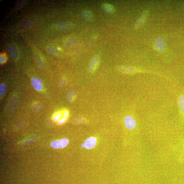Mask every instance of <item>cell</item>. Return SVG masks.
Masks as SVG:
<instances>
[{
  "instance_id": "8992f818",
  "label": "cell",
  "mask_w": 184,
  "mask_h": 184,
  "mask_svg": "<svg viewBox=\"0 0 184 184\" xmlns=\"http://www.w3.org/2000/svg\"><path fill=\"white\" fill-rule=\"evenodd\" d=\"M97 142V139L94 137H90L86 140L85 143V147L87 149H91L95 146Z\"/></svg>"
},
{
  "instance_id": "3957f363",
  "label": "cell",
  "mask_w": 184,
  "mask_h": 184,
  "mask_svg": "<svg viewBox=\"0 0 184 184\" xmlns=\"http://www.w3.org/2000/svg\"><path fill=\"white\" fill-rule=\"evenodd\" d=\"M72 24L70 22H59L56 25L58 30L60 31H65L71 29L73 28Z\"/></svg>"
},
{
  "instance_id": "2e32d148",
  "label": "cell",
  "mask_w": 184,
  "mask_h": 184,
  "mask_svg": "<svg viewBox=\"0 0 184 184\" xmlns=\"http://www.w3.org/2000/svg\"><path fill=\"white\" fill-rule=\"evenodd\" d=\"M179 104L180 109L184 114V97L181 96L179 98Z\"/></svg>"
},
{
  "instance_id": "9a60e30c",
  "label": "cell",
  "mask_w": 184,
  "mask_h": 184,
  "mask_svg": "<svg viewBox=\"0 0 184 184\" xmlns=\"http://www.w3.org/2000/svg\"><path fill=\"white\" fill-rule=\"evenodd\" d=\"M119 70L125 73H131L134 71L133 68L128 66H122L120 68Z\"/></svg>"
},
{
  "instance_id": "e0dca14e",
  "label": "cell",
  "mask_w": 184,
  "mask_h": 184,
  "mask_svg": "<svg viewBox=\"0 0 184 184\" xmlns=\"http://www.w3.org/2000/svg\"><path fill=\"white\" fill-rule=\"evenodd\" d=\"M6 90V86L5 84L1 83L0 84V95L1 96L5 94Z\"/></svg>"
},
{
  "instance_id": "d6986e66",
  "label": "cell",
  "mask_w": 184,
  "mask_h": 184,
  "mask_svg": "<svg viewBox=\"0 0 184 184\" xmlns=\"http://www.w3.org/2000/svg\"><path fill=\"white\" fill-rule=\"evenodd\" d=\"M24 1H17L15 5L16 8L17 9H21L23 7L24 3Z\"/></svg>"
},
{
  "instance_id": "ac0fdd59",
  "label": "cell",
  "mask_w": 184,
  "mask_h": 184,
  "mask_svg": "<svg viewBox=\"0 0 184 184\" xmlns=\"http://www.w3.org/2000/svg\"><path fill=\"white\" fill-rule=\"evenodd\" d=\"M7 60V57L5 53L1 54L0 55V62L1 64L5 63Z\"/></svg>"
},
{
  "instance_id": "30bf717a",
  "label": "cell",
  "mask_w": 184,
  "mask_h": 184,
  "mask_svg": "<svg viewBox=\"0 0 184 184\" xmlns=\"http://www.w3.org/2000/svg\"><path fill=\"white\" fill-rule=\"evenodd\" d=\"M47 51L49 54L53 55L60 56L62 55L61 51H59L57 48H56L55 47L52 46L48 47Z\"/></svg>"
},
{
  "instance_id": "ffe728a7",
  "label": "cell",
  "mask_w": 184,
  "mask_h": 184,
  "mask_svg": "<svg viewBox=\"0 0 184 184\" xmlns=\"http://www.w3.org/2000/svg\"><path fill=\"white\" fill-rule=\"evenodd\" d=\"M61 116V114L60 113H57L53 117V120L54 121H56L59 120L60 117Z\"/></svg>"
},
{
  "instance_id": "277c9868",
  "label": "cell",
  "mask_w": 184,
  "mask_h": 184,
  "mask_svg": "<svg viewBox=\"0 0 184 184\" xmlns=\"http://www.w3.org/2000/svg\"><path fill=\"white\" fill-rule=\"evenodd\" d=\"M8 52L12 59L16 60L19 57V52L16 47L13 44L10 45L8 47Z\"/></svg>"
},
{
  "instance_id": "52a82bcc",
  "label": "cell",
  "mask_w": 184,
  "mask_h": 184,
  "mask_svg": "<svg viewBox=\"0 0 184 184\" xmlns=\"http://www.w3.org/2000/svg\"><path fill=\"white\" fill-rule=\"evenodd\" d=\"M148 11H145L142 14L141 16L137 20L136 22L135 27L136 28H139L142 25L145 21L148 15Z\"/></svg>"
},
{
  "instance_id": "7a4b0ae2",
  "label": "cell",
  "mask_w": 184,
  "mask_h": 184,
  "mask_svg": "<svg viewBox=\"0 0 184 184\" xmlns=\"http://www.w3.org/2000/svg\"><path fill=\"white\" fill-rule=\"evenodd\" d=\"M69 143L68 140L67 139H63L53 142L51 144V146L52 147L55 148H62L66 146Z\"/></svg>"
},
{
  "instance_id": "44dd1931",
  "label": "cell",
  "mask_w": 184,
  "mask_h": 184,
  "mask_svg": "<svg viewBox=\"0 0 184 184\" xmlns=\"http://www.w3.org/2000/svg\"><path fill=\"white\" fill-rule=\"evenodd\" d=\"M67 121V118L66 117H65L63 118L62 119L60 120L58 123L59 125H61L62 124L65 123L66 121Z\"/></svg>"
},
{
  "instance_id": "5b68a950",
  "label": "cell",
  "mask_w": 184,
  "mask_h": 184,
  "mask_svg": "<svg viewBox=\"0 0 184 184\" xmlns=\"http://www.w3.org/2000/svg\"><path fill=\"white\" fill-rule=\"evenodd\" d=\"M31 83L36 90L41 91L43 89V86L40 79L37 77H34L31 79Z\"/></svg>"
},
{
  "instance_id": "ba28073f",
  "label": "cell",
  "mask_w": 184,
  "mask_h": 184,
  "mask_svg": "<svg viewBox=\"0 0 184 184\" xmlns=\"http://www.w3.org/2000/svg\"><path fill=\"white\" fill-rule=\"evenodd\" d=\"M155 44L157 49L159 51H163L164 49L165 43L164 40L161 37H159L156 40Z\"/></svg>"
},
{
  "instance_id": "4fadbf2b",
  "label": "cell",
  "mask_w": 184,
  "mask_h": 184,
  "mask_svg": "<svg viewBox=\"0 0 184 184\" xmlns=\"http://www.w3.org/2000/svg\"><path fill=\"white\" fill-rule=\"evenodd\" d=\"M35 61L37 65L39 67L43 68L45 66V63L39 55H36L35 56Z\"/></svg>"
},
{
  "instance_id": "8fae6325",
  "label": "cell",
  "mask_w": 184,
  "mask_h": 184,
  "mask_svg": "<svg viewBox=\"0 0 184 184\" xmlns=\"http://www.w3.org/2000/svg\"><path fill=\"white\" fill-rule=\"evenodd\" d=\"M103 9L106 13L112 14L114 12V8L112 5L106 3L103 5Z\"/></svg>"
},
{
  "instance_id": "7402d4cb",
  "label": "cell",
  "mask_w": 184,
  "mask_h": 184,
  "mask_svg": "<svg viewBox=\"0 0 184 184\" xmlns=\"http://www.w3.org/2000/svg\"><path fill=\"white\" fill-rule=\"evenodd\" d=\"M69 112L68 111H66L65 112L64 114V116L65 117H67L69 115Z\"/></svg>"
},
{
  "instance_id": "5bb4252c",
  "label": "cell",
  "mask_w": 184,
  "mask_h": 184,
  "mask_svg": "<svg viewBox=\"0 0 184 184\" xmlns=\"http://www.w3.org/2000/svg\"><path fill=\"white\" fill-rule=\"evenodd\" d=\"M82 15L84 18L87 20L91 21L93 19V15L89 11H84L82 13Z\"/></svg>"
},
{
  "instance_id": "603a6c76",
  "label": "cell",
  "mask_w": 184,
  "mask_h": 184,
  "mask_svg": "<svg viewBox=\"0 0 184 184\" xmlns=\"http://www.w3.org/2000/svg\"><path fill=\"white\" fill-rule=\"evenodd\" d=\"M81 146H82V147H85L84 145H82H82H81Z\"/></svg>"
},
{
  "instance_id": "7c38bea8",
  "label": "cell",
  "mask_w": 184,
  "mask_h": 184,
  "mask_svg": "<svg viewBox=\"0 0 184 184\" xmlns=\"http://www.w3.org/2000/svg\"><path fill=\"white\" fill-rule=\"evenodd\" d=\"M77 42V40L75 38L71 37L68 40L65 44V47L67 49L70 48L75 45Z\"/></svg>"
},
{
  "instance_id": "6da1fadb",
  "label": "cell",
  "mask_w": 184,
  "mask_h": 184,
  "mask_svg": "<svg viewBox=\"0 0 184 184\" xmlns=\"http://www.w3.org/2000/svg\"><path fill=\"white\" fill-rule=\"evenodd\" d=\"M124 123L126 127L129 130L134 129L137 125L135 120L131 116H127L125 118Z\"/></svg>"
},
{
  "instance_id": "9c48e42d",
  "label": "cell",
  "mask_w": 184,
  "mask_h": 184,
  "mask_svg": "<svg viewBox=\"0 0 184 184\" xmlns=\"http://www.w3.org/2000/svg\"><path fill=\"white\" fill-rule=\"evenodd\" d=\"M99 61V57L98 56H95L93 58L89 63V69H88L89 71L91 72L93 70L98 62Z\"/></svg>"
}]
</instances>
